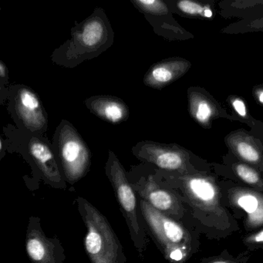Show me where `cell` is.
I'll list each match as a JSON object with an SVG mask.
<instances>
[{
	"instance_id": "cell-1",
	"label": "cell",
	"mask_w": 263,
	"mask_h": 263,
	"mask_svg": "<svg viewBox=\"0 0 263 263\" xmlns=\"http://www.w3.org/2000/svg\"><path fill=\"white\" fill-rule=\"evenodd\" d=\"M115 32L102 8L93 13L71 29L70 38L53 52V64L73 69L84 61L98 58L114 44Z\"/></svg>"
},
{
	"instance_id": "cell-2",
	"label": "cell",
	"mask_w": 263,
	"mask_h": 263,
	"mask_svg": "<svg viewBox=\"0 0 263 263\" xmlns=\"http://www.w3.org/2000/svg\"><path fill=\"white\" fill-rule=\"evenodd\" d=\"M80 215L85 224L84 249L91 263H126L124 248L105 216L82 197H77Z\"/></svg>"
},
{
	"instance_id": "cell-3",
	"label": "cell",
	"mask_w": 263,
	"mask_h": 263,
	"mask_svg": "<svg viewBox=\"0 0 263 263\" xmlns=\"http://www.w3.org/2000/svg\"><path fill=\"white\" fill-rule=\"evenodd\" d=\"M64 177L73 184L90 171L91 153L73 124L63 120L57 127L52 144Z\"/></svg>"
},
{
	"instance_id": "cell-4",
	"label": "cell",
	"mask_w": 263,
	"mask_h": 263,
	"mask_svg": "<svg viewBox=\"0 0 263 263\" xmlns=\"http://www.w3.org/2000/svg\"><path fill=\"white\" fill-rule=\"evenodd\" d=\"M105 174L113 187L123 216L125 218L130 238L138 252L142 255L147 240L145 232L138 221L135 192L132 183L127 179L124 167L118 157L110 150H109L108 158L105 164Z\"/></svg>"
},
{
	"instance_id": "cell-5",
	"label": "cell",
	"mask_w": 263,
	"mask_h": 263,
	"mask_svg": "<svg viewBox=\"0 0 263 263\" xmlns=\"http://www.w3.org/2000/svg\"><path fill=\"white\" fill-rule=\"evenodd\" d=\"M10 112L21 127L36 135L47 130L48 118L45 108L36 92L28 86H12L7 91Z\"/></svg>"
},
{
	"instance_id": "cell-6",
	"label": "cell",
	"mask_w": 263,
	"mask_h": 263,
	"mask_svg": "<svg viewBox=\"0 0 263 263\" xmlns=\"http://www.w3.org/2000/svg\"><path fill=\"white\" fill-rule=\"evenodd\" d=\"M26 249L32 263H64L66 258L60 240L45 235L37 217L32 216L29 219Z\"/></svg>"
},
{
	"instance_id": "cell-7",
	"label": "cell",
	"mask_w": 263,
	"mask_h": 263,
	"mask_svg": "<svg viewBox=\"0 0 263 263\" xmlns=\"http://www.w3.org/2000/svg\"><path fill=\"white\" fill-rule=\"evenodd\" d=\"M37 136L33 135L27 144L29 155L48 182L57 187H65V178L61 174L53 147Z\"/></svg>"
},
{
	"instance_id": "cell-8",
	"label": "cell",
	"mask_w": 263,
	"mask_h": 263,
	"mask_svg": "<svg viewBox=\"0 0 263 263\" xmlns=\"http://www.w3.org/2000/svg\"><path fill=\"white\" fill-rule=\"evenodd\" d=\"M132 153L140 161L152 163L164 170H177L184 162L178 151L155 141H140L132 147Z\"/></svg>"
},
{
	"instance_id": "cell-9",
	"label": "cell",
	"mask_w": 263,
	"mask_h": 263,
	"mask_svg": "<svg viewBox=\"0 0 263 263\" xmlns=\"http://www.w3.org/2000/svg\"><path fill=\"white\" fill-rule=\"evenodd\" d=\"M85 105L90 113L109 124H122L127 121L130 116L128 106L118 97L92 96L86 99Z\"/></svg>"
},
{
	"instance_id": "cell-10",
	"label": "cell",
	"mask_w": 263,
	"mask_h": 263,
	"mask_svg": "<svg viewBox=\"0 0 263 263\" xmlns=\"http://www.w3.org/2000/svg\"><path fill=\"white\" fill-rule=\"evenodd\" d=\"M187 61L180 59H167L160 61L148 69L143 83L147 87L162 89L182 76L189 70Z\"/></svg>"
},
{
	"instance_id": "cell-11",
	"label": "cell",
	"mask_w": 263,
	"mask_h": 263,
	"mask_svg": "<svg viewBox=\"0 0 263 263\" xmlns=\"http://www.w3.org/2000/svg\"><path fill=\"white\" fill-rule=\"evenodd\" d=\"M136 193L159 212H167L174 206L172 195L155 184L152 180L141 178L138 182L132 183Z\"/></svg>"
},
{
	"instance_id": "cell-12",
	"label": "cell",
	"mask_w": 263,
	"mask_h": 263,
	"mask_svg": "<svg viewBox=\"0 0 263 263\" xmlns=\"http://www.w3.org/2000/svg\"><path fill=\"white\" fill-rule=\"evenodd\" d=\"M177 7L180 11L189 15L201 16L204 17H211L212 12L209 7H202L197 3L192 2L189 0H182L177 4Z\"/></svg>"
},
{
	"instance_id": "cell-13",
	"label": "cell",
	"mask_w": 263,
	"mask_h": 263,
	"mask_svg": "<svg viewBox=\"0 0 263 263\" xmlns=\"http://www.w3.org/2000/svg\"><path fill=\"white\" fill-rule=\"evenodd\" d=\"M190 187L197 197L205 201L212 199L215 190L212 184L203 179H193L190 181Z\"/></svg>"
},
{
	"instance_id": "cell-14",
	"label": "cell",
	"mask_w": 263,
	"mask_h": 263,
	"mask_svg": "<svg viewBox=\"0 0 263 263\" xmlns=\"http://www.w3.org/2000/svg\"><path fill=\"white\" fill-rule=\"evenodd\" d=\"M192 112L195 119L198 120L200 123L204 124L208 122L212 117V108L207 101L201 100L194 103L192 105Z\"/></svg>"
},
{
	"instance_id": "cell-15",
	"label": "cell",
	"mask_w": 263,
	"mask_h": 263,
	"mask_svg": "<svg viewBox=\"0 0 263 263\" xmlns=\"http://www.w3.org/2000/svg\"><path fill=\"white\" fill-rule=\"evenodd\" d=\"M237 151L241 158L246 159V161L255 162L259 158L257 151L250 144L246 142H239L237 144Z\"/></svg>"
},
{
	"instance_id": "cell-16",
	"label": "cell",
	"mask_w": 263,
	"mask_h": 263,
	"mask_svg": "<svg viewBox=\"0 0 263 263\" xmlns=\"http://www.w3.org/2000/svg\"><path fill=\"white\" fill-rule=\"evenodd\" d=\"M236 171L238 176L249 184H255L258 181V175L244 164L237 166Z\"/></svg>"
},
{
	"instance_id": "cell-17",
	"label": "cell",
	"mask_w": 263,
	"mask_h": 263,
	"mask_svg": "<svg viewBox=\"0 0 263 263\" xmlns=\"http://www.w3.org/2000/svg\"><path fill=\"white\" fill-rule=\"evenodd\" d=\"M238 204L246 212L252 213L256 210L257 207H258V201L255 197L252 196V195H246V196L241 197L238 199Z\"/></svg>"
},
{
	"instance_id": "cell-18",
	"label": "cell",
	"mask_w": 263,
	"mask_h": 263,
	"mask_svg": "<svg viewBox=\"0 0 263 263\" xmlns=\"http://www.w3.org/2000/svg\"><path fill=\"white\" fill-rule=\"evenodd\" d=\"M0 80H1V95L4 93V88L9 81V70L5 63L0 61Z\"/></svg>"
},
{
	"instance_id": "cell-19",
	"label": "cell",
	"mask_w": 263,
	"mask_h": 263,
	"mask_svg": "<svg viewBox=\"0 0 263 263\" xmlns=\"http://www.w3.org/2000/svg\"><path fill=\"white\" fill-rule=\"evenodd\" d=\"M234 108L236 110L237 113L241 117H245L246 115V108L244 102L241 100L235 99L232 102Z\"/></svg>"
},
{
	"instance_id": "cell-20",
	"label": "cell",
	"mask_w": 263,
	"mask_h": 263,
	"mask_svg": "<svg viewBox=\"0 0 263 263\" xmlns=\"http://www.w3.org/2000/svg\"><path fill=\"white\" fill-rule=\"evenodd\" d=\"M169 258H170L171 259L173 260V261H180V260L182 259L183 252H181V249L175 250V252H173L171 254Z\"/></svg>"
},
{
	"instance_id": "cell-21",
	"label": "cell",
	"mask_w": 263,
	"mask_h": 263,
	"mask_svg": "<svg viewBox=\"0 0 263 263\" xmlns=\"http://www.w3.org/2000/svg\"><path fill=\"white\" fill-rule=\"evenodd\" d=\"M255 240L256 241H263V231L255 236Z\"/></svg>"
},
{
	"instance_id": "cell-22",
	"label": "cell",
	"mask_w": 263,
	"mask_h": 263,
	"mask_svg": "<svg viewBox=\"0 0 263 263\" xmlns=\"http://www.w3.org/2000/svg\"><path fill=\"white\" fill-rule=\"evenodd\" d=\"M258 101H259L261 104H263V90L262 91L260 92L259 93H258Z\"/></svg>"
},
{
	"instance_id": "cell-23",
	"label": "cell",
	"mask_w": 263,
	"mask_h": 263,
	"mask_svg": "<svg viewBox=\"0 0 263 263\" xmlns=\"http://www.w3.org/2000/svg\"><path fill=\"white\" fill-rule=\"evenodd\" d=\"M213 263H227V262H226V261H216V262H213Z\"/></svg>"
}]
</instances>
